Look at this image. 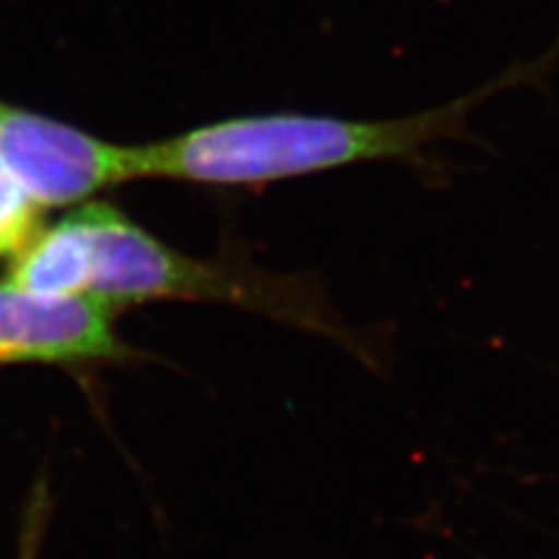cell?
<instances>
[{"mask_svg":"<svg viewBox=\"0 0 559 559\" xmlns=\"http://www.w3.org/2000/svg\"><path fill=\"white\" fill-rule=\"evenodd\" d=\"M559 66V35L534 61H518L495 80L425 112L394 119H343L329 115H259L222 119L135 145L138 180H182L194 185H266L364 162H396L448 182L445 164L429 147L445 140L483 143L471 133L474 110L506 90L540 86Z\"/></svg>","mask_w":559,"mask_h":559,"instance_id":"1","label":"cell"},{"mask_svg":"<svg viewBox=\"0 0 559 559\" xmlns=\"http://www.w3.org/2000/svg\"><path fill=\"white\" fill-rule=\"evenodd\" d=\"M78 215L94 245L92 292L117 310L159 299L219 301L338 334L322 301L299 280L242 261L187 257L105 203L84 205Z\"/></svg>","mask_w":559,"mask_h":559,"instance_id":"2","label":"cell"},{"mask_svg":"<svg viewBox=\"0 0 559 559\" xmlns=\"http://www.w3.org/2000/svg\"><path fill=\"white\" fill-rule=\"evenodd\" d=\"M0 162L40 210L138 180L135 145H115L8 103H0Z\"/></svg>","mask_w":559,"mask_h":559,"instance_id":"3","label":"cell"},{"mask_svg":"<svg viewBox=\"0 0 559 559\" xmlns=\"http://www.w3.org/2000/svg\"><path fill=\"white\" fill-rule=\"evenodd\" d=\"M117 308L94 292L38 296L0 283V364H82L127 357Z\"/></svg>","mask_w":559,"mask_h":559,"instance_id":"4","label":"cell"},{"mask_svg":"<svg viewBox=\"0 0 559 559\" xmlns=\"http://www.w3.org/2000/svg\"><path fill=\"white\" fill-rule=\"evenodd\" d=\"M8 283L38 296H70L92 292L94 245L75 213L35 231L12 257Z\"/></svg>","mask_w":559,"mask_h":559,"instance_id":"5","label":"cell"},{"mask_svg":"<svg viewBox=\"0 0 559 559\" xmlns=\"http://www.w3.org/2000/svg\"><path fill=\"white\" fill-rule=\"evenodd\" d=\"M40 207L12 178V173L0 162V257H14L24 242L40 229Z\"/></svg>","mask_w":559,"mask_h":559,"instance_id":"6","label":"cell"},{"mask_svg":"<svg viewBox=\"0 0 559 559\" xmlns=\"http://www.w3.org/2000/svg\"><path fill=\"white\" fill-rule=\"evenodd\" d=\"M33 546V544H31ZM31 546H26V550H24V559H33V552H31Z\"/></svg>","mask_w":559,"mask_h":559,"instance_id":"7","label":"cell"}]
</instances>
